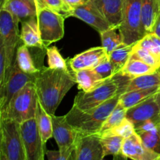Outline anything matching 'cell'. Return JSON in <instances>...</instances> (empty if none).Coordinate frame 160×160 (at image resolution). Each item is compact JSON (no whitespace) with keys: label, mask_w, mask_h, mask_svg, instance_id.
Listing matches in <instances>:
<instances>
[{"label":"cell","mask_w":160,"mask_h":160,"mask_svg":"<svg viewBox=\"0 0 160 160\" xmlns=\"http://www.w3.org/2000/svg\"><path fill=\"white\" fill-rule=\"evenodd\" d=\"M45 156L48 160H69L68 156L64 155L59 149L58 151L47 150Z\"/></svg>","instance_id":"obj_39"},{"label":"cell","mask_w":160,"mask_h":160,"mask_svg":"<svg viewBox=\"0 0 160 160\" xmlns=\"http://www.w3.org/2000/svg\"><path fill=\"white\" fill-rule=\"evenodd\" d=\"M128 109H125L122 105L118 102L113 110L111 112L108 118L104 122L103 125L100 129L99 133L102 134L103 132L109 131L115 127L118 126L125 118H126V113Z\"/></svg>","instance_id":"obj_30"},{"label":"cell","mask_w":160,"mask_h":160,"mask_svg":"<svg viewBox=\"0 0 160 160\" xmlns=\"http://www.w3.org/2000/svg\"><path fill=\"white\" fill-rule=\"evenodd\" d=\"M17 17L20 22L37 17L36 0H1V8Z\"/></svg>","instance_id":"obj_17"},{"label":"cell","mask_w":160,"mask_h":160,"mask_svg":"<svg viewBox=\"0 0 160 160\" xmlns=\"http://www.w3.org/2000/svg\"><path fill=\"white\" fill-rule=\"evenodd\" d=\"M151 33L156 34L157 36H159L160 38V14L159 17H157L156 20V23H155L154 26H153L152 29Z\"/></svg>","instance_id":"obj_41"},{"label":"cell","mask_w":160,"mask_h":160,"mask_svg":"<svg viewBox=\"0 0 160 160\" xmlns=\"http://www.w3.org/2000/svg\"><path fill=\"white\" fill-rule=\"evenodd\" d=\"M159 71H160V67H159Z\"/></svg>","instance_id":"obj_45"},{"label":"cell","mask_w":160,"mask_h":160,"mask_svg":"<svg viewBox=\"0 0 160 160\" xmlns=\"http://www.w3.org/2000/svg\"><path fill=\"white\" fill-rule=\"evenodd\" d=\"M6 58H5V49L4 47L0 45V90L4 88L6 84Z\"/></svg>","instance_id":"obj_38"},{"label":"cell","mask_w":160,"mask_h":160,"mask_svg":"<svg viewBox=\"0 0 160 160\" xmlns=\"http://www.w3.org/2000/svg\"><path fill=\"white\" fill-rule=\"evenodd\" d=\"M159 6H160V0H159Z\"/></svg>","instance_id":"obj_44"},{"label":"cell","mask_w":160,"mask_h":160,"mask_svg":"<svg viewBox=\"0 0 160 160\" xmlns=\"http://www.w3.org/2000/svg\"><path fill=\"white\" fill-rule=\"evenodd\" d=\"M111 27L120 28L123 21L125 0H92Z\"/></svg>","instance_id":"obj_18"},{"label":"cell","mask_w":160,"mask_h":160,"mask_svg":"<svg viewBox=\"0 0 160 160\" xmlns=\"http://www.w3.org/2000/svg\"><path fill=\"white\" fill-rule=\"evenodd\" d=\"M120 78V75L117 73L90 92H80L74 98L73 106L81 110H88L97 107L118 94H122L131 78L125 76L123 79Z\"/></svg>","instance_id":"obj_3"},{"label":"cell","mask_w":160,"mask_h":160,"mask_svg":"<svg viewBox=\"0 0 160 160\" xmlns=\"http://www.w3.org/2000/svg\"><path fill=\"white\" fill-rule=\"evenodd\" d=\"M66 17L51 9H38L37 20L41 38L45 48L64 37Z\"/></svg>","instance_id":"obj_8"},{"label":"cell","mask_w":160,"mask_h":160,"mask_svg":"<svg viewBox=\"0 0 160 160\" xmlns=\"http://www.w3.org/2000/svg\"><path fill=\"white\" fill-rule=\"evenodd\" d=\"M99 34L101 36L102 46L104 47L108 54L123 44V37L117 27H112Z\"/></svg>","instance_id":"obj_28"},{"label":"cell","mask_w":160,"mask_h":160,"mask_svg":"<svg viewBox=\"0 0 160 160\" xmlns=\"http://www.w3.org/2000/svg\"><path fill=\"white\" fill-rule=\"evenodd\" d=\"M35 119L43 142L46 144L47 141L53 137L52 118V115H50L41 104L39 100L38 102Z\"/></svg>","instance_id":"obj_25"},{"label":"cell","mask_w":160,"mask_h":160,"mask_svg":"<svg viewBox=\"0 0 160 160\" xmlns=\"http://www.w3.org/2000/svg\"><path fill=\"white\" fill-rule=\"evenodd\" d=\"M99 133L80 134L77 139L73 160H102L103 148Z\"/></svg>","instance_id":"obj_12"},{"label":"cell","mask_w":160,"mask_h":160,"mask_svg":"<svg viewBox=\"0 0 160 160\" xmlns=\"http://www.w3.org/2000/svg\"><path fill=\"white\" fill-rule=\"evenodd\" d=\"M93 70L95 72H97L105 80L112 78L115 75H117V73H119L118 70L116 68L115 66L109 60V56L106 58L102 62H100Z\"/></svg>","instance_id":"obj_36"},{"label":"cell","mask_w":160,"mask_h":160,"mask_svg":"<svg viewBox=\"0 0 160 160\" xmlns=\"http://www.w3.org/2000/svg\"><path fill=\"white\" fill-rule=\"evenodd\" d=\"M20 40L28 47H34L42 50L46 48L41 38L37 17L21 22Z\"/></svg>","instance_id":"obj_19"},{"label":"cell","mask_w":160,"mask_h":160,"mask_svg":"<svg viewBox=\"0 0 160 160\" xmlns=\"http://www.w3.org/2000/svg\"><path fill=\"white\" fill-rule=\"evenodd\" d=\"M107 57L108 53L104 47H94L76 55L70 59L69 63L73 72L81 70H93Z\"/></svg>","instance_id":"obj_16"},{"label":"cell","mask_w":160,"mask_h":160,"mask_svg":"<svg viewBox=\"0 0 160 160\" xmlns=\"http://www.w3.org/2000/svg\"><path fill=\"white\" fill-rule=\"evenodd\" d=\"M155 98H156V102L158 105V107H159V117H160V88L159 90L155 94Z\"/></svg>","instance_id":"obj_42"},{"label":"cell","mask_w":160,"mask_h":160,"mask_svg":"<svg viewBox=\"0 0 160 160\" xmlns=\"http://www.w3.org/2000/svg\"><path fill=\"white\" fill-rule=\"evenodd\" d=\"M140 137L143 145L148 149L160 154V138L158 129L152 131H138L136 132Z\"/></svg>","instance_id":"obj_32"},{"label":"cell","mask_w":160,"mask_h":160,"mask_svg":"<svg viewBox=\"0 0 160 160\" xmlns=\"http://www.w3.org/2000/svg\"><path fill=\"white\" fill-rule=\"evenodd\" d=\"M64 1H65L66 3L73 9H74V8L78 7V6H81V5L85 3L86 2L88 1V0H64Z\"/></svg>","instance_id":"obj_40"},{"label":"cell","mask_w":160,"mask_h":160,"mask_svg":"<svg viewBox=\"0 0 160 160\" xmlns=\"http://www.w3.org/2000/svg\"><path fill=\"white\" fill-rule=\"evenodd\" d=\"M70 17L80 19L92 27L98 33L112 28L92 0H88L81 6L72 9Z\"/></svg>","instance_id":"obj_13"},{"label":"cell","mask_w":160,"mask_h":160,"mask_svg":"<svg viewBox=\"0 0 160 160\" xmlns=\"http://www.w3.org/2000/svg\"><path fill=\"white\" fill-rule=\"evenodd\" d=\"M74 76L78 88L84 92L93 90L106 81L94 70H78L74 72Z\"/></svg>","instance_id":"obj_21"},{"label":"cell","mask_w":160,"mask_h":160,"mask_svg":"<svg viewBox=\"0 0 160 160\" xmlns=\"http://www.w3.org/2000/svg\"><path fill=\"white\" fill-rule=\"evenodd\" d=\"M100 135L104 158L107 156H113L114 159L122 158L121 150L124 138L121 136L109 132L102 133Z\"/></svg>","instance_id":"obj_23"},{"label":"cell","mask_w":160,"mask_h":160,"mask_svg":"<svg viewBox=\"0 0 160 160\" xmlns=\"http://www.w3.org/2000/svg\"><path fill=\"white\" fill-rule=\"evenodd\" d=\"M0 159L27 160L20 123L10 119L0 118Z\"/></svg>","instance_id":"obj_5"},{"label":"cell","mask_w":160,"mask_h":160,"mask_svg":"<svg viewBox=\"0 0 160 160\" xmlns=\"http://www.w3.org/2000/svg\"><path fill=\"white\" fill-rule=\"evenodd\" d=\"M38 9H51L63 15L66 18L70 17L72 9L64 0H36Z\"/></svg>","instance_id":"obj_31"},{"label":"cell","mask_w":160,"mask_h":160,"mask_svg":"<svg viewBox=\"0 0 160 160\" xmlns=\"http://www.w3.org/2000/svg\"><path fill=\"white\" fill-rule=\"evenodd\" d=\"M137 45L148 50L160 60V38L153 33H148L137 42Z\"/></svg>","instance_id":"obj_33"},{"label":"cell","mask_w":160,"mask_h":160,"mask_svg":"<svg viewBox=\"0 0 160 160\" xmlns=\"http://www.w3.org/2000/svg\"><path fill=\"white\" fill-rule=\"evenodd\" d=\"M35 74H28L22 71L14 62L6 79V84L0 90V112L4 111L14 95L28 83L34 81Z\"/></svg>","instance_id":"obj_11"},{"label":"cell","mask_w":160,"mask_h":160,"mask_svg":"<svg viewBox=\"0 0 160 160\" xmlns=\"http://www.w3.org/2000/svg\"><path fill=\"white\" fill-rule=\"evenodd\" d=\"M20 20L6 9H0V45L4 47L7 78L14 62V56L20 40ZM6 78V79H7Z\"/></svg>","instance_id":"obj_6"},{"label":"cell","mask_w":160,"mask_h":160,"mask_svg":"<svg viewBox=\"0 0 160 160\" xmlns=\"http://www.w3.org/2000/svg\"><path fill=\"white\" fill-rule=\"evenodd\" d=\"M46 54L48 56V67L52 69L68 70L67 62L61 56L56 46L48 47L46 48Z\"/></svg>","instance_id":"obj_35"},{"label":"cell","mask_w":160,"mask_h":160,"mask_svg":"<svg viewBox=\"0 0 160 160\" xmlns=\"http://www.w3.org/2000/svg\"><path fill=\"white\" fill-rule=\"evenodd\" d=\"M75 84V76L69 70L48 67L41 69L34 79L39 102L50 115H54L65 95Z\"/></svg>","instance_id":"obj_1"},{"label":"cell","mask_w":160,"mask_h":160,"mask_svg":"<svg viewBox=\"0 0 160 160\" xmlns=\"http://www.w3.org/2000/svg\"><path fill=\"white\" fill-rule=\"evenodd\" d=\"M156 70H158L155 67L131 56L124 67L119 72V74L130 78H134L144 74L154 73Z\"/></svg>","instance_id":"obj_24"},{"label":"cell","mask_w":160,"mask_h":160,"mask_svg":"<svg viewBox=\"0 0 160 160\" xmlns=\"http://www.w3.org/2000/svg\"><path fill=\"white\" fill-rule=\"evenodd\" d=\"M15 62L22 71L28 74H37L40 70L34 65L28 47L24 44L17 47Z\"/></svg>","instance_id":"obj_27"},{"label":"cell","mask_w":160,"mask_h":160,"mask_svg":"<svg viewBox=\"0 0 160 160\" xmlns=\"http://www.w3.org/2000/svg\"><path fill=\"white\" fill-rule=\"evenodd\" d=\"M38 102L34 81H31L14 95L6 109L0 112V118L10 119L19 123L34 118Z\"/></svg>","instance_id":"obj_4"},{"label":"cell","mask_w":160,"mask_h":160,"mask_svg":"<svg viewBox=\"0 0 160 160\" xmlns=\"http://www.w3.org/2000/svg\"><path fill=\"white\" fill-rule=\"evenodd\" d=\"M53 126V138L58 145L59 149L72 159L77 139L79 132L67 121L66 116L56 117L52 115Z\"/></svg>","instance_id":"obj_10"},{"label":"cell","mask_w":160,"mask_h":160,"mask_svg":"<svg viewBox=\"0 0 160 160\" xmlns=\"http://www.w3.org/2000/svg\"><path fill=\"white\" fill-rule=\"evenodd\" d=\"M119 31L127 45L136 44L146 35L142 20V0H125L123 21Z\"/></svg>","instance_id":"obj_7"},{"label":"cell","mask_w":160,"mask_h":160,"mask_svg":"<svg viewBox=\"0 0 160 160\" xmlns=\"http://www.w3.org/2000/svg\"><path fill=\"white\" fill-rule=\"evenodd\" d=\"M157 129H158V134H159V138H160V123H159V125H158V128H157Z\"/></svg>","instance_id":"obj_43"},{"label":"cell","mask_w":160,"mask_h":160,"mask_svg":"<svg viewBox=\"0 0 160 160\" xmlns=\"http://www.w3.org/2000/svg\"><path fill=\"white\" fill-rule=\"evenodd\" d=\"M160 14L159 0H142V20L146 34L151 33Z\"/></svg>","instance_id":"obj_22"},{"label":"cell","mask_w":160,"mask_h":160,"mask_svg":"<svg viewBox=\"0 0 160 160\" xmlns=\"http://www.w3.org/2000/svg\"><path fill=\"white\" fill-rule=\"evenodd\" d=\"M123 159L134 160H160V154L147 148L135 132L124 138L121 150Z\"/></svg>","instance_id":"obj_15"},{"label":"cell","mask_w":160,"mask_h":160,"mask_svg":"<svg viewBox=\"0 0 160 160\" xmlns=\"http://www.w3.org/2000/svg\"><path fill=\"white\" fill-rule=\"evenodd\" d=\"M126 118L134 124V128L148 120L160 121L159 107L156 102L155 95L129 108L127 110Z\"/></svg>","instance_id":"obj_14"},{"label":"cell","mask_w":160,"mask_h":160,"mask_svg":"<svg viewBox=\"0 0 160 160\" xmlns=\"http://www.w3.org/2000/svg\"><path fill=\"white\" fill-rule=\"evenodd\" d=\"M106 132L117 134V135L121 136L123 138H127L130 137L135 132V128H134V124L128 119L125 118L118 126L115 127L114 128L108 131H106Z\"/></svg>","instance_id":"obj_37"},{"label":"cell","mask_w":160,"mask_h":160,"mask_svg":"<svg viewBox=\"0 0 160 160\" xmlns=\"http://www.w3.org/2000/svg\"><path fill=\"white\" fill-rule=\"evenodd\" d=\"M131 56L137 58V59H140V60L143 61L145 63L148 64V65L152 66V67H155L156 69L159 70L160 67V60L158 59L156 56H155L152 53L150 52L148 50L145 49V48H142V47L139 46L137 45V43L134 45V48H133V52Z\"/></svg>","instance_id":"obj_34"},{"label":"cell","mask_w":160,"mask_h":160,"mask_svg":"<svg viewBox=\"0 0 160 160\" xmlns=\"http://www.w3.org/2000/svg\"><path fill=\"white\" fill-rule=\"evenodd\" d=\"M154 88H160V71L159 70L154 73L131 78L128 81L123 92Z\"/></svg>","instance_id":"obj_20"},{"label":"cell","mask_w":160,"mask_h":160,"mask_svg":"<svg viewBox=\"0 0 160 160\" xmlns=\"http://www.w3.org/2000/svg\"><path fill=\"white\" fill-rule=\"evenodd\" d=\"M20 129L27 160H44L47 150L35 117L20 123Z\"/></svg>","instance_id":"obj_9"},{"label":"cell","mask_w":160,"mask_h":160,"mask_svg":"<svg viewBox=\"0 0 160 160\" xmlns=\"http://www.w3.org/2000/svg\"><path fill=\"white\" fill-rule=\"evenodd\" d=\"M160 88H154L150 89H143V90H134L131 92H123L120 94L119 103L123 106L125 109L129 108L138 104L141 102L144 101L151 95H155Z\"/></svg>","instance_id":"obj_26"},{"label":"cell","mask_w":160,"mask_h":160,"mask_svg":"<svg viewBox=\"0 0 160 160\" xmlns=\"http://www.w3.org/2000/svg\"><path fill=\"white\" fill-rule=\"evenodd\" d=\"M134 45L135 44L127 45L123 43L108 54L109 60L113 63L118 72H120V70L124 67V65L131 57Z\"/></svg>","instance_id":"obj_29"},{"label":"cell","mask_w":160,"mask_h":160,"mask_svg":"<svg viewBox=\"0 0 160 160\" xmlns=\"http://www.w3.org/2000/svg\"><path fill=\"white\" fill-rule=\"evenodd\" d=\"M120 94L102 104L88 110H81L76 106L66 114L67 121L82 134L99 133L104 122L118 104Z\"/></svg>","instance_id":"obj_2"}]
</instances>
